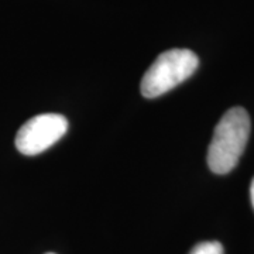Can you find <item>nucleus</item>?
Listing matches in <instances>:
<instances>
[{
	"label": "nucleus",
	"instance_id": "obj_3",
	"mask_svg": "<svg viewBox=\"0 0 254 254\" xmlns=\"http://www.w3.org/2000/svg\"><path fill=\"white\" fill-rule=\"evenodd\" d=\"M68 130V120L58 113H44L27 120L16 136V147L24 155H37L57 143Z\"/></svg>",
	"mask_w": 254,
	"mask_h": 254
},
{
	"label": "nucleus",
	"instance_id": "obj_4",
	"mask_svg": "<svg viewBox=\"0 0 254 254\" xmlns=\"http://www.w3.org/2000/svg\"><path fill=\"white\" fill-rule=\"evenodd\" d=\"M190 254H223V246L219 242H202L195 246Z\"/></svg>",
	"mask_w": 254,
	"mask_h": 254
},
{
	"label": "nucleus",
	"instance_id": "obj_1",
	"mask_svg": "<svg viewBox=\"0 0 254 254\" xmlns=\"http://www.w3.org/2000/svg\"><path fill=\"white\" fill-rule=\"evenodd\" d=\"M250 116L243 108L229 109L215 127L208 150L210 171L219 175L230 173L239 163L250 136Z\"/></svg>",
	"mask_w": 254,
	"mask_h": 254
},
{
	"label": "nucleus",
	"instance_id": "obj_2",
	"mask_svg": "<svg viewBox=\"0 0 254 254\" xmlns=\"http://www.w3.org/2000/svg\"><path fill=\"white\" fill-rule=\"evenodd\" d=\"M198 55L190 50L174 48L157 57L141 79V95L154 99L187 81L198 69Z\"/></svg>",
	"mask_w": 254,
	"mask_h": 254
},
{
	"label": "nucleus",
	"instance_id": "obj_6",
	"mask_svg": "<svg viewBox=\"0 0 254 254\" xmlns=\"http://www.w3.org/2000/svg\"><path fill=\"white\" fill-rule=\"evenodd\" d=\"M47 254H55V253H47Z\"/></svg>",
	"mask_w": 254,
	"mask_h": 254
},
{
	"label": "nucleus",
	"instance_id": "obj_5",
	"mask_svg": "<svg viewBox=\"0 0 254 254\" xmlns=\"http://www.w3.org/2000/svg\"><path fill=\"white\" fill-rule=\"evenodd\" d=\"M250 198H252V205H253L254 208V178L253 181H252V185H250Z\"/></svg>",
	"mask_w": 254,
	"mask_h": 254
}]
</instances>
